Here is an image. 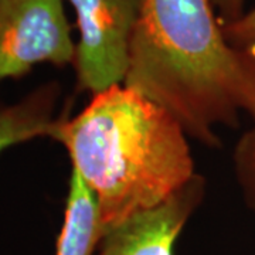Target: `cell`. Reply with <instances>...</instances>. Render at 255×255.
<instances>
[{
	"label": "cell",
	"instance_id": "obj_10",
	"mask_svg": "<svg viewBox=\"0 0 255 255\" xmlns=\"http://www.w3.org/2000/svg\"><path fill=\"white\" fill-rule=\"evenodd\" d=\"M214 9L219 13V18L223 26L237 20L246 10V0H213Z\"/></svg>",
	"mask_w": 255,
	"mask_h": 255
},
{
	"label": "cell",
	"instance_id": "obj_7",
	"mask_svg": "<svg viewBox=\"0 0 255 255\" xmlns=\"http://www.w3.org/2000/svg\"><path fill=\"white\" fill-rule=\"evenodd\" d=\"M60 85L47 82L24 98L0 108V155L13 146L36 137H48L54 127Z\"/></svg>",
	"mask_w": 255,
	"mask_h": 255
},
{
	"label": "cell",
	"instance_id": "obj_6",
	"mask_svg": "<svg viewBox=\"0 0 255 255\" xmlns=\"http://www.w3.org/2000/svg\"><path fill=\"white\" fill-rule=\"evenodd\" d=\"M101 238L102 224L98 200L81 176L71 169L55 255H97Z\"/></svg>",
	"mask_w": 255,
	"mask_h": 255
},
{
	"label": "cell",
	"instance_id": "obj_9",
	"mask_svg": "<svg viewBox=\"0 0 255 255\" xmlns=\"http://www.w3.org/2000/svg\"><path fill=\"white\" fill-rule=\"evenodd\" d=\"M223 28L231 46L255 57V6Z\"/></svg>",
	"mask_w": 255,
	"mask_h": 255
},
{
	"label": "cell",
	"instance_id": "obj_1",
	"mask_svg": "<svg viewBox=\"0 0 255 255\" xmlns=\"http://www.w3.org/2000/svg\"><path fill=\"white\" fill-rule=\"evenodd\" d=\"M124 85L209 147L221 146L216 127L255 119V57L228 43L213 0H140Z\"/></svg>",
	"mask_w": 255,
	"mask_h": 255
},
{
	"label": "cell",
	"instance_id": "obj_5",
	"mask_svg": "<svg viewBox=\"0 0 255 255\" xmlns=\"http://www.w3.org/2000/svg\"><path fill=\"white\" fill-rule=\"evenodd\" d=\"M204 196L206 179L196 174L167 200L105 231L97 255H173L177 237Z\"/></svg>",
	"mask_w": 255,
	"mask_h": 255
},
{
	"label": "cell",
	"instance_id": "obj_2",
	"mask_svg": "<svg viewBox=\"0 0 255 255\" xmlns=\"http://www.w3.org/2000/svg\"><path fill=\"white\" fill-rule=\"evenodd\" d=\"M48 137L65 147L71 169L94 191L102 236L197 174L180 122L124 84L92 94L80 114L58 117Z\"/></svg>",
	"mask_w": 255,
	"mask_h": 255
},
{
	"label": "cell",
	"instance_id": "obj_4",
	"mask_svg": "<svg viewBox=\"0 0 255 255\" xmlns=\"http://www.w3.org/2000/svg\"><path fill=\"white\" fill-rule=\"evenodd\" d=\"M75 53L63 0H0V84L38 64L74 65Z\"/></svg>",
	"mask_w": 255,
	"mask_h": 255
},
{
	"label": "cell",
	"instance_id": "obj_3",
	"mask_svg": "<svg viewBox=\"0 0 255 255\" xmlns=\"http://www.w3.org/2000/svg\"><path fill=\"white\" fill-rule=\"evenodd\" d=\"M68 1L80 34L73 65L78 90L97 94L124 84L140 0Z\"/></svg>",
	"mask_w": 255,
	"mask_h": 255
},
{
	"label": "cell",
	"instance_id": "obj_8",
	"mask_svg": "<svg viewBox=\"0 0 255 255\" xmlns=\"http://www.w3.org/2000/svg\"><path fill=\"white\" fill-rule=\"evenodd\" d=\"M234 173L247 206L255 213V119L238 139L233 153Z\"/></svg>",
	"mask_w": 255,
	"mask_h": 255
}]
</instances>
